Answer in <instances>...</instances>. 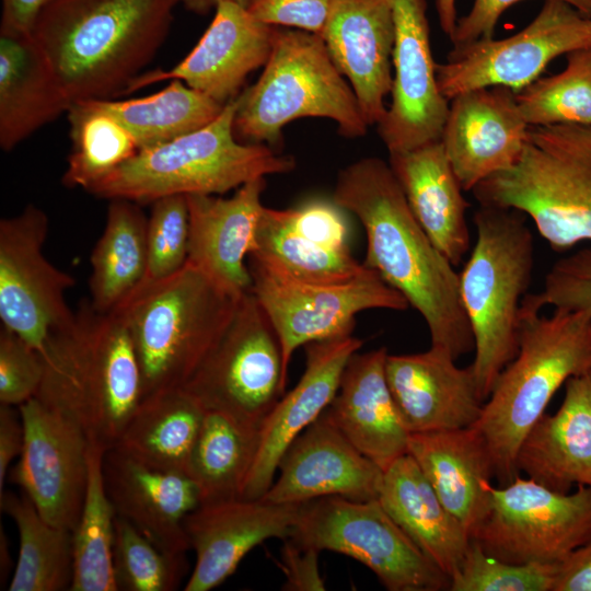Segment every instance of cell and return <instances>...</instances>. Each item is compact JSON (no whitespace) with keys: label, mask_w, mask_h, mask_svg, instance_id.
<instances>
[{"label":"cell","mask_w":591,"mask_h":591,"mask_svg":"<svg viewBox=\"0 0 591 591\" xmlns=\"http://www.w3.org/2000/svg\"><path fill=\"white\" fill-rule=\"evenodd\" d=\"M277 472L259 499L292 505L328 496L379 499L384 474L323 414L288 445Z\"/></svg>","instance_id":"ffe728a7"},{"label":"cell","mask_w":591,"mask_h":591,"mask_svg":"<svg viewBox=\"0 0 591 591\" xmlns=\"http://www.w3.org/2000/svg\"><path fill=\"white\" fill-rule=\"evenodd\" d=\"M283 541L281 548V570L286 580V591H323L325 583L318 567L320 552L303 547L291 537Z\"/></svg>","instance_id":"681fc988"},{"label":"cell","mask_w":591,"mask_h":591,"mask_svg":"<svg viewBox=\"0 0 591 591\" xmlns=\"http://www.w3.org/2000/svg\"><path fill=\"white\" fill-rule=\"evenodd\" d=\"M395 39L391 105L378 124L389 153L441 139L450 102L441 94L425 0H391Z\"/></svg>","instance_id":"e0dca14e"},{"label":"cell","mask_w":591,"mask_h":591,"mask_svg":"<svg viewBox=\"0 0 591 591\" xmlns=\"http://www.w3.org/2000/svg\"><path fill=\"white\" fill-rule=\"evenodd\" d=\"M205 412L183 387L154 393L140 401L114 447L150 467L189 475Z\"/></svg>","instance_id":"d6a6232c"},{"label":"cell","mask_w":591,"mask_h":591,"mask_svg":"<svg viewBox=\"0 0 591 591\" xmlns=\"http://www.w3.org/2000/svg\"><path fill=\"white\" fill-rule=\"evenodd\" d=\"M44 374L35 397L106 449L118 441L141 401V373L129 328L117 312L90 301L76 320L48 336Z\"/></svg>","instance_id":"3957f363"},{"label":"cell","mask_w":591,"mask_h":591,"mask_svg":"<svg viewBox=\"0 0 591 591\" xmlns=\"http://www.w3.org/2000/svg\"><path fill=\"white\" fill-rule=\"evenodd\" d=\"M529 126H591V47L566 55V67L515 92Z\"/></svg>","instance_id":"60d3db41"},{"label":"cell","mask_w":591,"mask_h":591,"mask_svg":"<svg viewBox=\"0 0 591 591\" xmlns=\"http://www.w3.org/2000/svg\"><path fill=\"white\" fill-rule=\"evenodd\" d=\"M67 115L72 151L62 177L66 186L86 190L138 152L131 134L92 101L71 104Z\"/></svg>","instance_id":"ab89813d"},{"label":"cell","mask_w":591,"mask_h":591,"mask_svg":"<svg viewBox=\"0 0 591 591\" xmlns=\"http://www.w3.org/2000/svg\"><path fill=\"white\" fill-rule=\"evenodd\" d=\"M445 350L387 355L386 381L409 433L466 428L479 418L480 397L471 364L460 368Z\"/></svg>","instance_id":"cb8c5ba5"},{"label":"cell","mask_w":591,"mask_h":591,"mask_svg":"<svg viewBox=\"0 0 591 591\" xmlns=\"http://www.w3.org/2000/svg\"><path fill=\"white\" fill-rule=\"evenodd\" d=\"M265 177L240 186L230 198L188 195L187 260L236 293L251 290L246 256L253 250L264 205Z\"/></svg>","instance_id":"4316f807"},{"label":"cell","mask_w":591,"mask_h":591,"mask_svg":"<svg viewBox=\"0 0 591 591\" xmlns=\"http://www.w3.org/2000/svg\"><path fill=\"white\" fill-rule=\"evenodd\" d=\"M436 8L442 31L450 37L456 26L455 0H436Z\"/></svg>","instance_id":"db71d44e"},{"label":"cell","mask_w":591,"mask_h":591,"mask_svg":"<svg viewBox=\"0 0 591 591\" xmlns=\"http://www.w3.org/2000/svg\"><path fill=\"white\" fill-rule=\"evenodd\" d=\"M472 193L479 206L530 217L556 252L591 243V126H530L517 163Z\"/></svg>","instance_id":"ba28073f"},{"label":"cell","mask_w":591,"mask_h":591,"mask_svg":"<svg viewBox=\"0 0 591 591\" xmlns=\"http://www.w3.org/2000/svg\"><path fill=\"white\" fill-rule=\"evenodd\" d=\"M476 240L459 273V289L473 337L471 363L484 402L519 349V312L534 270V237L514 209L479 206Z\"/></svg>","instance_id":"8992f818"},{"label":"cell","mask_w":591,"mask_h":591,"mask_svg":"<svg viewBox=\"0 0 591 591\" xmlns=\"http://www.w3.org/2000/svg\"><path fill=\"white\" fill-rule=\"evenodd\" d=\"M19 409L24 444L10 478L46 522L73 531L86 490L89 439L79 426L36 397Z\"/></svg>","instance_id":"2e32d148"},{"label":"cell","mask_w":591,"mask_h":591,"mask_svg":"<svg viewBox=\"0 0 591 591\" xmlns=\"http://www.w3.org/2000/svg\"><path fill=\"white\" fill-rule=\"evenodd\" d=\"M275 26L256 20L246 8L222 2L193 50L169 70L138 76L124 94L165 80H181L212 100L227 104L236 99L247 76L267 62Z\"/></svg>","instance_id":"ac0fdd59"},{"label":"cell","mask_w":591,"mask_h":591,"mask_svg":"<svg viewBox=\"0 0 591 591\" xmlns=\"http://www.w3.org/2000/svg\"><path fill=\"white\" fill-rule=\"evenodd\" d=\"M242 296L188 260L172 276L135 289L115 311L132 338L141 399L187 383L220 339Z\"/></svg>","instance_id":"5b68a950"},{"label":"cell","mask_w":591,"mask_h":591,"mask_svg":"<svg viewBox=\"0 0 591 591\" xmlns=\"http://www.w3.org/2000/svg\"><path fill=\"white\" fill-rule=\"evenodd\" d=\"M178 0H53L33 38L71 104L113 100L166 39Z\"/></svg>","instance_id":"7a4b0ae2"},{"label":"cell","mask_w":591,"mask_h":591,"mask_svg":"<svg viewBox=\"0 0 591 591\" xmlns=\"http://www.w3.org/2000/svg\"><path fill=\"white\" fill-rule=\"evenodd\" d=\"M558 564H513L488 555L471 538L450 591H552Z\"/></svg>","instance_id":"7bdbcfd3"},{"label":"cell","mask_w":591,"mask_h":591,"mask_svg":"<svg viewBox=\"0 0 591 591\" xmlns=\"http://www.w3.org/2000/svg\"><path fill=\"white\" fill-rule=\"evenodd\" d=\"M278 335L247 291L218 343L183 386L208 410L259 427L286 393Z\"/></svg>","instance_id":"8fae6325"},{"label":"cell","mask_w":591,"mask_h":591,"mask_svg":"<svg viewBox=\"0 0 591 591\" xmlns=\"http://www.w3.org/2000/svg\"><path fill=\"white\" fill-rule=\"evenodd\" d=\"M529 125L515 92L488 86L464 92L450 101L441 142L464 192L517 163Z\"/></svg>","instance_id":"d6986e66"},{"label":"cell","mask_w":591,"mask_h":591,"mask_svg":"<svg viewBox=\"0 0 591 591\" xmlns=\"http://www.w3.org/2000/svg\"><path fill=\"white\" fill-rule=\"evenodd\" d=\"M540 312L521 303L517 356L471 426L489 452L500 487L520 475L519 448L556 392L570 378L591 371V316L565 309L549 316Z\"/></svg>","instance_id":"277c9868"},{"label":"cell","mask_w":591,"mask_h":591,"mask_svg":"<svg viewBox=\"0 0 591 591\" xmlns=\"http://www.w3.org/2000/svg\"><path fill=\"white\" fill-rule=\"evenodd\" d=\"M106 448L89 439L88 480L73 530V579L70 591H117L113 567L116 512L103 475Z\"/></svg>","instance_id":"f35d334b"},{"label":"cell","mask_w":591,"mask_h":591,"mask_svg":"<svg viewBox=\"0 0 591 591\" xmlns=\"http://www.w3.org/2000/svg\"><path fill=\"white\" fill-rule=\"evenodd\" d=\"M522 302L537 311L549 305L591 316V246L557 259L545 276L543 290L525 294Z\"/></svg>","instance_id":"f6af8a7d"},{"label":"cell","mask_w":591,"mask_h":591,"mask_svg":"<svg viewBox=\"0 0 591 591\" xmlns=\"http://www.w3.org/2000/svg\"><path fill=\"white\" fill-rule=\"evenodd\" d=\"M259 429L219 410L205 412L189 462L201 503L240 498L257 452Z\"/></svg>","instance_id":"8d00e7d4"},{"label":"cell","mask_w":591,"mask_h":591,"mask_svg":"<svg viewBox=\"0 0 591 591\" xmlns=\"http://www.w3.org/2000/svg\"><path fill=\"white\" fill-rule=\"evenodd\" d=\"M522 0H475L471 11L457 20L449 37L453 47L460 48L473 42L493 38L496 24L506 9ZM591 16V0H561Z\"/></svg>","instance_id":"c3c4849f"},{"label":"cell","mask_w":591,"mask_h":591,"mask_svg":"<svg viewBox=\"0 0 591 591\" xmlns=\"http://www.w3.org/2000/svg\"><path fill=\"white\" fill-rule=\"evenodd\" d=\"M292 279L311 283H341L363 275L369 267L350 250H335L313 241L290 222L287 209L264 207L254 246L248 255Z\"/></svg>","instance_id":"e575fe53"},{"label":"cell","mask_w":591,"mask_h":591,"mask_svg":"<svg viewBox=\"0 0 591 591\" xmlns=\"http://www.w3.org/2000/svg\"><path fill=\"white\" fill-rule=\"evenodd\" d=\"M289 537L303 547L358 560L390 591L450 590L451 579L416 546L379 499L328 496L303 502Z\"/></svg>","instance_id":"30bf717a"},{"label":"cell","mask_w":591,"mask_h":591,"mask_svg":"<svg viewBox=\"0 0 591 591\" xmlns=\"http://www.w3.org/2000/svg\"><path fill=\"white\" fill-rule=\"evenodd\" d=\"M44 366L40 354L14 332L0 331V403L22 405L35 397Z\"/></svg>","instance_id":"bcb514c9"},{"label":"cell","mask_w":591,"mask_h":591,"mask_svg":"<svg viewBox=\"0 0 591 591\" xmlns=\"http://www.w3.org/2000/svg\"><path fill=\"white\" fill-rule=\"evenodd\" d=\"M379 501L416 546L451 579L465 556L471 536L443 506L408 453L384 471Z\"/></svg>","instance_id":"4dcf8cb0"},{"label":"cell","mask_w":591,"mask_h":591,"mask_svg":"<svg viewBox=\"0 0 591 591\" xmlns=\"http://www.w3.org/2000/svg\"><path fill=\"white\" fill-rule=\"evenodd\" d=\"M188 11L196 14H206L216 9L222 2H234L247 8L251 0H178Z\"/></svg>","instance_id":"11a10c76"},{"label":"cell","mask_w":591,"mask_h":591,"mask_svg":"<svg viewBox=\"0 0 591 591\" xmlns=\"http://www.w3.org/2000/svg\"><path fill=\"white\" fill-rule=\"evenodd\" d=\"M591 47V16L561 0H546L535 19L506 38L452 48L437 63V82L450 102L464 92L507 86L518 92L538 79L555 58Z\"/></svg>","instance_id":"4fadbf2b"},{"label":"cell","mask_w":591,"mask_h":591,"mask_svg":"<svg viewBox=\"0 0 591 591\" xmlns=\"http://www.w3.org/2000/svg\"><path fill=\"white\" fill-rule=\"evenodd\" d=\"M248 268L251 291L278 335L287 374L291 357L300 346L352 334L358 313L370 309L404 311L409 306L371 268L341 283L299 281L253 259Z\"/></svg>","instance_id":"5bb4252c"},{"label":"cell","mask_w":591,"mask_h":591,"mask_svg":"<svg viewBox=\"0 0 591 591\" xmlns=\"http://www.w3.org/2000/svg\"><path fill=\"white\" fill-rule=\"evenodd\" d=\"M71 103L32 35L0 33V147L11 151Z\"/></svg>","instance_id":"1f68e13d"},{"label":"cell","mask_w":591,"mask_h":591,"mask_svg":"<svg viewBox=\"0 0 591 591\" xmlns=\"http://www.w3.org/2000/svg\"><path fill=\"white\" fill-rule=\"evenodd\" d=\"M385 347L355 352L343 371L333 401L322 413L383 472L407 454L405 428L385 375Z\"/></svg>","instance_id":"484cf974"},{"label":"cell","mask_w":591,"mask_h":591,"mask_svg":"<svg viewBox=\"0 0 591 591\" xmlns=\"http://www.w3.org/2000/svg\"><path fill=\"white\" fill-rule=\"evenodd\" d=\"M48 228L45 211L32 204L0 221V318L37 351L77 316L65 298L74 277L43 253Z\"/></svg>","instance_id":"9a60e30c"},{"label":"cell","mask_w":591,"mask_h":591,"mask_svg":"<svg viewBox=\"0 0 591 591\" xmlns=\"http://www.w3.org/2000/svg\"><path fill=\"white\" fill-rule=\"evenodd\" d=\"M148 217L140 204L111 199L104 231L90 258L92 308L109 313L142 282L147 270Z\"/></svg>","instance_id":"836d02e7"},{"label":"cell","mask_w":591,"mask_h":591,"mask_svg":"<svg viewBox=\"0 0 591 591\" xmlns=\"http://www.w3.org/2000/svg\"><path fill=\"white\" fill-rule=\"evenodd\" d=\"M552 591H591V540L558 564Z\"/></svg>","instance_id":"f907efd6"},{"label":"cell","mask_w":591,"mask_h":591,"mask_svg":"<svg viewBox=\"0 0 591 591\" xmlns=\"http://www.w3.org/2000/svg\"><path fill=\"white\" fill-rule=\"evenodd\" d=\"M333 200L354 213L367 236L364 265L422 316L431 347L455 360L474 350L459 273L415 218L391 166L379 158L339 171Z\"/></svg>","instance_id":"6da1fadb"},{"label":"cell","mask_w":591,"mask_h":591,"mask_svg":"<svg viewBox=\"0 0 591 591\" xmlns=\"http://www.w3.org/2000/svg\"><path fill=\"white\" fill-rule=\"evenodd\" d=\"M147 227V270L141 283L178 271L188 257V206L184 195L154 200Z\"/></svg>","instance_id":"ee69618b"},{"label":"cell","mask_w":591,"mask_h":591,"mask_svg":"<svg viewBox=\"0 0 591 591\" xmlns=\"http://www.w3.org/2000/svg\"><path fill=\"white\" fill-rule=\"evenodd\" d=\"M91 101L131 134L138 151L209 125L225 106L176 79L148 96L124 101Z\"/></svg>","instance_id":"d590c367"},{"label":"cell","mask_w":591,"mask_h":591,"mask_svg":"<svg viewBox=\"0 0 591 591\" xmlns=\"http://www.w3.org/2000/svg\"><path fill=\"white\" fill-rule=\"evenodd\" d=\"M301 503L234 498L200 503L184 520L196 559L185 591H209L227 580L255 546L292 533Z\"/></svg>","instance_id":"44dd1931"},{"label":"cell","mask_w":591,"mask_h":591,"mask_svg":"<svg viewBox=\"0 0 591 591\" xmlns=\"http://www.w3.org/2000/svg\"><path fill=\"white\" fill-rule=\"evenodd\" d=\"M103 475L116 515L163 552L190 549L184 520L201 499L188 474L150 467L112 447L103 455Z\"/></svg>","instance_id":"d4e9b609"},{"label":"cell","mask_w":591,"mask_h":591,"mask_svg":"<svg viewBox=\"0 0 591 591\" xmlns=\"http://www.w3.org/2000/svg\"><path fill=\"white\" fill-rule=\"evenodd\" d=\"M114 577L123 591H173L187 572L185 554L161 551L134 525L116 515Z\"/></svg>","instance_id":"b9f144b4"},{"label":"cell","mask_w":591,"mask_h":591,"mask_svg":"<svg viewBox=\"0 0 591 591\" xmlns=\"http://www.w3.org/2000/svg\"><path fill=\"white\" fill-rule=\"evenodd\" d=\"M236 108L234 99L209 125L139 150L86 192L143 205L167 196L224 194L255 178L292 171V157L279 154L267 144L244 143L235 138Z\"/></svg>","instance_id":"52a82bcc"},{"label":"cell","mask_w":591,"mask_h":591,"mask_svg":"<svg viewBox=\"0 0 591 591\" xmlns=\"http://www.w3.org/2000/svg\"><path fill=\"white\" fill-rule=\"evenodd\" d=\"M321 37L348 80L370 125L379 124L392 91L395 27L391 0H329Z\"/></svg>","instance_id":"603a6c76"},{"label":"cell","mask_w":591,"mask_h":591,"mask_svg":"<svg viewBox=\"0 0 591 591\" xmlns=\"http://www.w3.org/2000/svg\"><path fill=\"white\" fill-rule=\"evenodd\" d=\"M517 467L555 491L591 488V371L565 383L557 412L545 413L523 439Z\"/></svg>","instance_id":"83f0119b"},{"label":"cell","mask_w":591,"mask_h":591,"mask_svg":"<svg viewBox=\"0 0 591 591\" xmlns=\"http://www.w3.org/2000/svg\"><path fill=\"white\" fill-rule=\"evenodd\" d=\"M389 164L431 242L459 266L471 250L470 204L441 140L390 153Z\"/></svg>","instance_id":"f1b7e54d"},{"label":"cell","mask_w":591,"mask_h":591,"mask_svg":"<svg viewBox=\"0 0 591 591\" xmlns=\"http://www.w3.org/2000/svg\"><path fill=\"white\" fill-rule=\"evenodd\" d=\"M362 344L349 334L305 345L304 372L262 424L257 452L240 498L259 499L269 489L283 452L333 401L346 363Z\"/></svg>","instance_id":"7402d4cb"},{"label":"cell","mask_w":591,"mask_h":591,"mask_svg":"<svg viewBox=\"0 0 591 591\" xmlns=\"http://www.w3.org/2000/svg\"><path fill=\"white\" fill-rule=\"evenodd\" d=\"M248 12L258 21L321 34L329 0H251Z\"/></svg>","instance_id":"7dc6e473"},{"label":"cell","mask_w":591,"mask_h":591,"mask_svg":"<svg viewBox=\"0 0 591 591\" xmlns=\"http://www.w3.org/2000/svg\"><path fill=\"white\" fill-rule=\"evenodd\" d=\"M236 99L233 130L244 143L276 146L283 126L303 117L329 118L347 138L369 127L321 35L303 30L275 26L260 77Z\"/></svg>","instance_id":"9c48e42d"},{"label":"cell","mask_w":591,"mask_h":591,"mask_svg":"<svg viewBox=\"0 0 591 591\" xmlns=\"http://www.w3.org/2000/svg\"><path fill=\"white\" fill-rule=\"evenodd\" d=\"M409 455L443 506L470 536L485 519L491 503L495 477L489 452L473 427L410 433Z\"/></svg>","instance_id":"f546056e"},{"label":"cell","mask_w":591,"mask_h":591,"mask_svg":"<svg viewBox=\"0 0 591 591\" xmlns=\"http://www.w3.org/2000/svg\"><path fill=\"white\" fill-rule=\"evenodd\" d=\"M24 444V428L21 414L10 405H0V495L11 462L21 455Z\"/></svg>","instance_id":"f5cc1de1"},{"label":"cell","mask_w":591,"mask_h":591,"mask_svg":"<svg viewBox=\"0 0 591 591\" xmlns=\"http://www.w3.org/2000/svg\"><path fill=\"white\" fill-rule=\"evenodd\" d=\"M53 0H1L0 33L33 35L37 20Z\"/></svg>","instance_id":"816d5d0a"},{"label":"cell","mask_w":591,"mask_h":591,"mask_svg":"<svg viewBox=\"0 0 591 591\" xmlns=\"http://www.w3.org/2000/svg\"><path fill=\"white\" fill-rule=\"evenodd\" d=\"M0 507L16 524L19 556L9 591L70 590L73 579V531L46 522L30 498L10 491Z\"/></svg>","instance_id":"74e56055"},{"label":"cell","mask_w":591,"mask_h":591,"mask_svg":"<svg viewBox=\"0 0 591 591\" xmlns=\"http://www.w3.org/2000/svg\"><path fill=\"white\" fill-rule=\"evenodd\" d=\"M471 538L508 563L560 564L591 540V488L564 494L520 475L491 486L489 511Z\"/></svg>","instance_id":"7c38bea8"}]
</instances>
